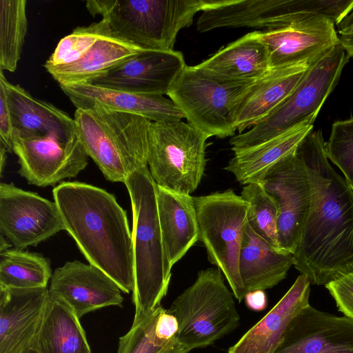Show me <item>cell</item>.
<instances>
[{"instance_id":"7a4b0ae2","label":"cell","mask_w":353,"mask_h":353,"mask_svg":"<svg viewBox=\"0 0 353 353\" xmlns=\"http://www.w3.org/2000/svg\"><path fill=\"white\" fill-rule=\"evenodd\" d=\"M52 194L65 230L90 264L108 274L124 293L133 291L132 232L126 212L114 195L78 181H63Z\"/></svg>"},{"instance_id":"d590c367","label":"cell","mask_w":353,"mask_h":353,"mask_svg":"<svg viewBox=\"0 0 353 353\" xmlns=\"http://www.w3.org/2000/svg\"><path fill=\"white\" fill-rule=\"evenodd\" d=\"M13 128L5 88L0 82V145L7 152H12V137Z\"/></svg>"},{"instance_id":"9c48e42d","label":"cell","mask_w":353,"mask_h":353,"mask_svg":"<svg viewBox=\"0 0 353 353\" xmlns=\"http://www.w3.org/2000/svg\"><path fill=\"white\" fill-rule=\"evenodd\" d=\"M209 138L188 122H151L148 165L156 184L183 194L194 192L204 174Z\"/></svg>"},{"instance_id":"d6a6232c","label":"cell","mask_w":353,"mask_h":353,"mask_svg":"<svg viewBox=\"0 0 353 353\" xmlns=\"http://www.w3.org/2000/svg\"><path fill=\"white\" fill-rule=\"evenodd\" d=\"M108 30L103 19L88 26L76 28L59 41L44 67L62 65L79 60Z\"/></svg>"},{"instance_id":"7402d4cb","label":"cell","mask_w":353,"mask_h":353,"mask_svg":"<svg viewBox=\"0 0 353 353\" xmlns=\"http://www.w3.org/2000/svg\"><path fill=\"white\" fill-rule=\"evenodd\" d=\"M310 282L301 274L293 285L228 353H274L291 321L310 305Z\"/></svg>"},{"instance_id":"ab89813d","label":"cell","mask_w":353,"mask_h":353,"mask_svg":"<svg viewBox=\"0 0 353 353\" xmlns=\"http://www.w3.org/2000/svg\"><path fill=\"white\" fill-rule=\"evenodd\" d=\"M6 152H7V151L5 149V148L2 145H0V157H1V160H0V173H1V175H2L3 167H4V165H5V163H6Z\"/></svg>"},{"instance_id":"5b68a950","label":"cell","mask_w":353,"mask_h":353,"mask_svg":"<svg viewBox=\"0 0 353 353\" xmlns=\"http://www.w3.org/2000/svg\"><path fill=\"white\" fill-rule=\"evenodd\" d=\"M115 37L143 50H173L178 33L193 23L205 0H89Z\"/></svg>"},{"instance_id":"4fadbf2b","label":"cell","mask_w":353,"mask_h":353,"mask_svg":"<svg viewBox=\"0 0 353 353\" xmlns=\"http://www.w3.org/2000/svg\"><path fill=\"white\" fill-rule=\"evenodd\" d=\"M63 230L54 201L12 183H1L0 233L15 248L36 246Z\"/></svg>"},{"instance_id":"e0dca14e","label":"cell","mask_w":353,"mask_h":353,"mask_svg":"<svg viewBox=\"0 0 353 353\" xmlns=\"http://www.w3.org/2000/svg\"><path fill=\"white\" fill-rule=\"evenodd\" d=\"M274 353H353V319L309 305L291 321Z\"/></svg>"},{"instance_id":"4dcf8cb0","label":"cell","mask_w":353,"mask_h":353,"mask_svg":"<svg viewBox=\"0 0 353 353\" xmlns=\"http://www.w3.org/2000/svg\"><path fill=\"white\" fill-rule=\"evenodd\" d=\"M241 196L248 204V224L262 239L280 248L277 233L279 208L274 198L260 183L244 185Z\"/></svg>"},{"instance_id":"52a82bcc","label":"cell","mask_w":353,"mask_h":353,"mask_svg":"<svg viewBox=\"0 0 353 353\" xmlns=\"http://www.w3.org/2000/svg\"><path fill=\"white\" fill-rule=\"evenodd\" d=\"M179 322L176 339L188 350L206 347L229 334L240 316L218 268L199 272L194 283L169 309Z\"/></svg>"},{"instance_id":"e575fe53","label":"cell","mask_w":353,"mask_h":353,"mask_svg":"<svg viewBox=\"0 0 353 353\" xmlns=\"http://www.w3.org/2000/svg\"><path fill=\"white\" fill-rule=\"evenodd\" d=\"M338 310L353 319V271L325 285Z\"/></svg>"},{"instance_id":"8d00e7d4","label":"cell","mask_w":353,"mask_h":353,"mask_svg":"<svg viewBox=\"0 0 353 353\" xmlns=\"http://www.w3.org/2000/svg\"><path fill=\"white\" fill-rule=\"evenodd\" d=\"M179 322L170 310L161 307L155 324L154 332L160 340L170 341L176 339ZM177 340V339H176Z\"/></svg>"},{"instance_id":"ac0fdd59","label":"cell","mask_w":353,"mask_h":353,"mask_svg":"<svg viewBox=\"0 0 353 353\" xmlns=\"http://www.w3.org/2000/svg\"><path fill=\"white\" fill-rule=\"evenodd\" d=\"M48 297L47 288H0V353H21L32 343Z\"/></svg>"},{"instance_id":"484cf974","label":"cell","mask_w":353,"mask_h":353,"mask_svg":"<svg viewBox=\"0 0 353 353\" xmlns=\"http://www.w3.org/2000/svg\"><path fill=\"white\" fill-rule=\"evenodd\" d=\"M314 121L310 119L259 145L234 152L224 169L242 185L260 183L273 165L297 150L312 130Z\"/></svg>"},{"instance_id":"9a60e30c","label":"cell","mask_w":353,"mask_h":353,"mask_svg":"<svg viewBox=\"0 0 353 353\" xmlns=\"http://www.w3.org/2000/svg\"><path fill=\"white\" fill-rule=\"evenodd\" d=\"M185 65L183 54L180 51L143 50L88 83L130 92L164 96Z\"/></svg>"},{"instance_id":"2e32d148","label":"cell","mask_w":353,"mask_h":353,"mask_svg":"<svg viewBox=\"0 0 353 353\" xmlns=\"http://www.w3.org/2000/svg\"><path fill=\"white\" fill-rule=\"evenodd\" d=\"M122 290L101 270L79 261H68L52 273L48 294L61 299L78 318L104 307H122Z\"/></svg>"},{"instance_id":"60d3db41","label":"cell","mask_w":353,"mask_h":353,"mask_svg":"<svg viewBox=\"0 0 353 353\" xmlns=\"http://www.w3.org/2000/svg\"><path fill=\"white\" fill-rule=\"evenodd\" d=\"M10 245L11 244L10 242L5 237L1 235L0 252L10 248Z\"/></svg>"},{"instance_id":"603a6c76","label":"cell","mask_w":353,"mask_h":353,"mask_svg":"<svg viewBox=\"0 0 353 353\" xmlns=\"http://www.w3.org/2000/svg\"><path fill=\"white\" fill-rule=\"evenodd\" d=\"M198 65L217 79L241 84L250 83L270 69L268 50L260 31L245 34Z\"/></svg>"},{"instance_id":"1f68e13d","label":"cell","mask_w":353,"mask_h":353,"mask_svg":"<svg viewBox=\"0 0 353 353\" xmlns=\"http://www.w3.org/2000/svg\"><path fill=\"white\" fill-rule=\"evenodd\" d=\"M161 305L119 338L117 353H188L176 339L164 341L158 339L154 327Z\"/></svg>"},{"instance_id":"74e56055","label":"cell","mask_w":353,"mask_h":353,"mask_svg":"<svg viewBox=\"0 0 353 353\" xmlns=\"http://www.w3.org/2000/svg\"><path fill=\"white\" fill-rule=\"evenodd\" d=\"M336 26L340 44L349 57L353 56V8Z\"/></svg>"},{"instance_id":"8fae6325","label":"cell","mask_w":353,"mask_h":353,"mask_svg":"<svg viewBox=\"0 0 353 353\" xmlns=\"http://www.w3.org/2000/svg\"><path fill=\"white\" fill-rule=\"evenodd\" d=\"M269 52L270 68L310 66L340 44L335 23L328 17L298 13L285 25L260 31Z\"/></svg>"},{"instance_id":"4316f807","label":"cell","mask_w":353,"mask_h":353,"mask_svg":"<svg viewBox=\"0 0 353 353\" xmlns=\"http://www.w3.org/2000/svg\"><path fill=\"white\" fill-rule=\"evenodd\" d=\"M32 346L39 353H91L79 318L64 301L49 294Z\"/></svg>"},{"instance_id":"ba28073f","label":"cell","mask_w":353,"mask_h":353,"mask_svg":"<svg viewBox=\"0 0 353 353\" xmlns=\"http://www.w3.org/2000/svg\"><path fill=\"white\" fill-rule=\"evenodd\" d=\"M199 240L208 261L223 274L235 298L246 294L239 271V257L247 225L248 204L232 190L194 197Z\"/></svg>"},{"instance_id":"836d02e7","label":"cell","mask_w":353,"mask_h":353,"mask_svg":"<svg viewBox=\"0 0 353 353\" xmlns=\"http://www.w3.org/2000/svg\"><path fill=\"white\" fill-rule=\"evenodd\" d=\"M325 152L353 189V118L333 123Z\"/></svg>"},{"instance_id":"3957f363","label":"cell","mask_w":353,"mask_h":353,"mask_svg":"<svg viewBox=\"0 0 353 353\" xmlns=\"http://www.w3.org/2000/svg\"><path fill=\"white\" fill-rule=\"evenodd\" d=\"M124 184L132 210V301L135 307L132 324H136L161 305L168 290L172 268L159 224L157 184L148 167L132 172Z\"/></svg>"},{"instance_id":"5bb4252c","label":"cell","mask_w":353,"mask_h":353,"mask_svg":"<svg viewBox=\"0 0 353 353\" xmlns=\"http://www.w3.org/2000/svg\"><path fill=\"white\" fill-rule=\"evenodd\" d=\"M12 152L18 157L19 174L29 184L54 185L77 176L88 165V155L77 134L63 142L52 137H23L12 133Z\"/></svg>"},{"instance_id":"30bf717a","label":"cell","mask_w":353,"mask_h":353,"mask_svg":"<svg viewBox=\"0 0 353 353\" xmlns=\"http://www.w3.org/2000/svg\"><path fill=\"white\" fill-rule=\"evenodd\" d=\"M217 79L198 65H185L167 95L188 123L210 137L235 135V105L249 85Z\"/></svg>"},{"instance_id":"b9f144b4","label":"cell","mask_w":353,"mask_h":353,"mask_svg":"<svg viewBox=\"0 0 353 353\" xmlns=\"http://www.w3.org/2000/svg\"><path fill=\"white\" fill-rule=\"evenodd\" d=\"M21 353H39L32 346V344L26 347Z\"/></svg>"},{"instance_id":"d6986e66","label":"cell","mask_w":353,"mask_h":353,"mask_svg":"<svg viewBox=\"0 0 353 353\" xmlns=\"http://www.w3.org/2000/svg\"><path fill=\"white\" fill-rule=\"evenodd\" d=\"M0 82L5 88L13 133L23 137H52L63 142L77 136L75 121L68 114L10 83L1 70Z\"/></svg>"},{"instance_id":"44dd1931","label":"cell","mask_w":353,"mask_h":353,"mask_svg":"<svg viewBox=\"0 0 353 353\" xmlns=\"http://www.w3.org/2000/svg\"><path fill=\"white\" fill-rule=\"evenodd\" d=\"M308 67L298 65L270 69L251 82L234 110L235 128L239 134L269 115L292 92Z\"/></svg>"},{"instance_id":"6da1fadb","label":"cell","mask_w":353,"mask_h":353,"mask_svg":"<svg viewBox=\"0 0 353 353\" xmlns=\"http://www.w3.org/2000/svg\"><path fill=\"white\" fill-rule=\"evenodd\" d=\"M310 181V211L293 254L311 284L325 285L353 271V189L328 161L320 130L296 150Z\"/></svg>"},{"instance_id":"277c9868","label":"cell","mask_w":353,"mask_h":353,"mask_svg":"<svg viewBox=\"0 0 353 353\" xmlns=\"http://www.w3.org/2000/svg\"><path fill=\"white\" fill-rule=\"evenodd\" d=\"M74 119L85 150L107 180L125 183L134 171L148 166L145 117L100 105L77 108Z\"/></svg>"},{"instance_id":"7c38bea8","label":"cell","mask_w":353,"mask_h":353,"mask_svg":"<svg viewBox=\"0 0 353 353\" xmlns=\"http://www.w3.org/2000/svg\"><path fill=\"white\" fill-rule=\"evenodd\" d=\"M260 183L274 198L278 205L279 245L293 254L311 203L309 174L296 150L273 165Z\"/></svg>"},{"instance_id":"d4e9b609","label":"cell","mask_w":353,"mask_h":353,"mask_svg":"<svg viewBox=\"0 0 353 353\" xmlns=\"http://www.w3.org/2000/svg\"><path fill=\"white\" fill-rule=\"evenodd\" d=\"M292 265V253L270 244L247 223L239 257V274L246 293L274 287Z\"/></svg>"},{"instance_id":"cb8c5ba5","label":"cell","mask_w":353,"mask_h":353,"mask_svg":"<svg viewBox=\"0 0 353 353\" xmlns=\"http://www.w3.org/2000/svg\"><path fill=\"white\" fill-rule=\"evenodd\" d=\"M159 224L171 268L199 240L194 197L157 185Z\"/></svg>"},{"instance_id":"83f0119b","label":"cell","mask_w":353,"mask_h":353,"mask_svg":"<svg viewBox=\"0 0 353 353\" xmlns=\"http://www.w3.org/2000/svg\"><path fill=\"white\" fill-rule=\"evenodd\" d=\"M141 50L115 37L108 30L79 60L45 68L59 85L87 83Z\"/></svg>"},{"instance_id":"8992f818","label":"cell","mask_w":353,"mask_h":353,"mask_svg":"<svg viewBox=\"0 0 353 353\" xmlns=\"http://www.w3.org/2000/svg\"><path fill=\"white\" fill-rule=\"evenodd\" d=\"M349 56L341 44L309 67L292 92L265 118L230 140L233 152L259 145L310 119H316L337 85Z\"/></svg>"},{"instance_id":"f35d334b","label":"cell","mask_w":353,"mask_h":353,"mask_svg":"<svg viewBox=\"0 0 353 353\" xmlns=\"http://www.w3.org/2000/svg\"><path fill=\"white\" fill-rule=\"evenodd\" d=\"M244 299L246 305L254 311H262L267 307L268 299L264 290L248 292Z\"/></svg>"},{"instance_id":"f1b7e54d","label":"cell","mask_w":353,"mask_h":353,"mask_svg":"<svg viewBox=\"0 0 353 353\" xmlns=\"http://www.w3.org/2000/svg\"><path fill=\"white\" fill-rule=\"evenodd\" d=\"M49 259L18 248L0 252V288H47L52 277Z\"/></svg>"},{"instance_id":"f546056e","label":"cell","mask_w":353,"mask_h":353,"mask_svg":"<svg viewBox=\"0 0 353 353\" xmlns=\"http://www.w3.org/2000/svg\"><path fill=\"white\" fill-rule=\"evenodd\" d=\"M26 0H0V70L13 72L28 30Z\"/></svg>"},{"instance_id":"ffe728a7","label":"cell","mask_w":353,"mask_h":353,"mask_svg":"<svg viewBox=\"0 0 353 353\" xmlns=\"http://www.w3.org/2000/svg\"><path fill=\"white\" fill-rule=\"evenodd\" d=\"M59 86L77 108L100 105L140 115L152 122H178L184 118L172 101L163 95L130 92L88 83Z\"/></svg>"}]
</instances>
